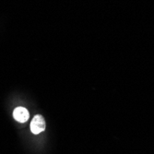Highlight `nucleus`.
I'll use <instances>...</instances> for the list:
<instances>
[{"label": "nucleus", "mask_w": 154, "mask_h": 154, "mask_svg": "<svg viewBox=\"0 0 154 154\" xmlns=\"http://www.w3.org/2000/svg\"><path fill=\"white\" fill-rule=\"evenodd\" d=\"M45 121L41 115H37L33 117L31 123V131L33 134H39L45 131Z\"/></svg>", "instance_id": "nucleus-1"}, {"label": "nucleus", "mask_w": 154, "mask_h": 154, "mask_svg": "<svg viewBox=\"0 0 154 154\" xmlns=\"http://www.w3.org/2000/svg\"><path fill=\"white\" fill-rule=\"evenodd\" d=\"M13 117L20 123H25L30 117L29 111L24 107H17L13 112Z\"/></svg>", "instance_id": "nucleus-2"}]
</instances>
